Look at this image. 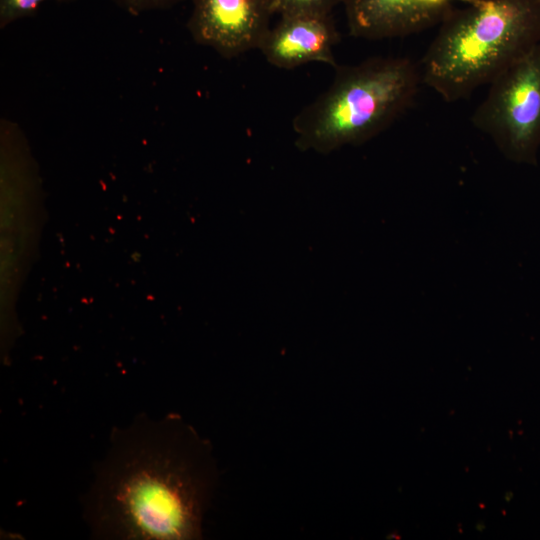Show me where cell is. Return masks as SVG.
<instances>
[{"instance_id": "cell-3", "label": "cell", "mask_w": 540, "mask_h": 540, "mask_svg": "<svg viewBox=\"0 0 540 540\" xmlns=\"http://www.w3.org/2000/svg\"><path fill=\"white\" fill-rule=\"evenodd\" d=\"M328 89L293 119L300 150L329 153L358 145L397 120L422 83L419 64L407 57H373L335 67Z\"/></svg>"}, {"instance_id": "cell-10", "label": "cell", "mask_w": 540, "mask_h": 540, "mask_svg": "<svg viewBox=\"0 0 540 540\" xmlns=\"http://www.w3.org/2000/svg\"><path fill=\"white\" fill-rule=\"evenodd\" d=\"M111 1L132 15H140L141 13L148 12V11L168 9L185 0H111Z\"/></svg>"}, {"instance_id": "cell-8", "label": "cell", "mask_w": 540, "mask_h": 540, "mask_svg": "<svg viewBox=\"0 0 540 540\" xmlns=\"http://www.w3.org/2000/svg\"><path fill=\"white\" fill-rule=\"evenodd\" d=\"M342 0H274V13L287 15H331L333 8Z\"/></svg>"}, {"instance_id": "cell-2", "label": "cell", "mask_w": 540, "mask_h": 540, "mask_svg": "<svg viewBox=\"0 0 540 540\" xmlns=\"http://www.w3.org/2000/svg\"><path fill=\"white\" fill-rule=\"evenodd\" d=\"M540 44V0H475L440 24L420 66L446 102L468 98Z\"/></svg>"}, {"instance_id": "cell-5", "label": "cell", "mask_w": 540, "mask_h": 540, "mask_svg": "<svg viewBox=\"0 0 540 540\" xmlns=\"http://www.w3.org/2000/svg\"><path fill=\"white\" fill-rule=\"evenodd\" d=\"M274 0H192L187 28L224 58L258 49L270 29Z\"/></svg>"}, {"instance_id": "cell-1", "label": "cell", "mask_w": 540, "mask_h": 540, "mask_svg": "<svg viewBox=\"0 0 540 540\" xmlns=\"http://www.w3.org/2000/svg\"><path fill=\"white\" fill-rule=\"evenodd\" d=\"M213 484L209 449L173 414L114 428L83 499L98 539H195Z\"/></svg>"}, {"instance_id": "cell-7", "label": "cell", "mask_w": 540, "mask_h": 540, "mask_svg": "<svg viewBox=\"0 0 540 540\" xmlns=\"http://www.w3.org/2000/svg\"><path fill=\"white\" fill-rule=\"evenodd\" d=\"M270 27L258 50L281 69L318 62L337 67L334 47L339 34L331 15H287Z\"/></svg>"}, {"instance_id": "cell-9", "label": "cell", "mask_w": 540, "mask_h": 540, "mask_svg": "<svg viewBox=\"0 0 540 540\" xmlns=\"http://www.w3.org/2000/svg\"><path fill=\"white\" fill-rule=\"evenodd\" d=\"M46 1L50 0H0V28L3 29L19 19L34 15Z\"/></svg>"}, {"instance_id": "cell-11", "label": "cell", "mask_w": 540, "mask_h": 540, "mask_svg": "<svg viewBox=\"0 0 540 540\" xmlns=\"http://www.w3.org/2000/svg\"><path fill=\"white\" fill-rule=\"evenodd\" d=\"M274 3V2H273Z\"/></svg>"}, {"instance_id": "cell-4", "label": "cell", "mask_w": 540, "mask_h": 540, "mask_svg": "<svg viewBox=\"0 0 540 540\" xmlns=\"http://www.w3.org/2000/svg\"><path fill=\"white\" fill-rule=\"evenodd\" d=\"M471 120L509 159L536 162L540 147V44L489 84Z\"/></svg>"}, {"instance_id": "cell-6", "label": "cell", "mask_w": 540, "mask_h": 540, "mask_svg": "<svg viewBox=\"0 0 540 540\" xmlns=\"http://www.w3.org/2000/svg\"><path fill=\"white\" fill-rule=\"evenodd\" d=\"M475 0H342L350 34L366 40L406 37L442 21L455 4Z\"/></svg>"}]
</instances>
